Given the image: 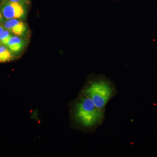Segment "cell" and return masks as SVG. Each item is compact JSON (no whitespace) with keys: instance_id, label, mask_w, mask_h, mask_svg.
<instances>
[{"instance_id":"1","label":"cell","mask_w":157,"mask_h":157,"mask_svg":"<svg viewBox=\"0 0 157 157\" xmlns=\"http://www.w3.org/2000/svg\"><path fill=\"white\" fill-rule=\"evenodd\" d=\"M70 117L73 128L84 133H92L104 122L105 110L99 109L89 97L79 93L70 103Z\"/></svg>"},{"instance_id":"2","label":"cell","mask_w":157,"mask_h":157,"mask_svg":"<svg viewBox=\"0 0 157 157\" xmlns=\"http://www.w3.org/2000/svg\"><path fill=\"white\" fill-rule=\"evenodd\" d=\"M80 93L89 97L99 109L105 110L110 100L117 94L115 84L104 75H90Z\"/></svg>"},{"instance_id":"3","label":"cell","mask_w":157,"mask_h":157,"mask_svg":"<svg viewBox=\"0 0 157 157\" xmlns=\"http://www.w3.org/2000/svg\"><path fill=\"white\" fill-rule=\"evenodd\" d=\"M2 12L6 19L20 18L25 14V9L20 3L9 2L5 3L2 8Z\"/></svg>"},{"instance_id":"4","label":"cell","mask_w":157,"mask_h":157,"mask_svg":"<svg viewBox=\"0 0 157 157\" xmlns=\"http://www.w3.org/2000/svg\"><path fill=\"white\" fill-rule=\"evenodd\" d=\"M4 26L7 30L16 36H22L26 30L25 24L15 18L9 19L5 23Z\"/></svg>"},{"instance_id":"5","label":"cell","mask_w":157,"mask_h":157,"mask_svg":"<svg viewBox=\"0 0 157 157\" xmlns=\"http://www.w3.org/2000/svg\"><path fill=\"white\" fill-rule=\"evenodd\" d=\"M23 45L24 42L22 39L17 36H12L7 46L11 51L17 52L22 49Z\"/></svg>"},{"instance_id":"6","label":"cell","mask_w":157,"mask_h":157,"mask_svg":"<svg viewBox=\"0 0 157 157\" xmlns=\"http://www.w3.org/2000/svg\"><path fill=\"white\" fill-rule=\"evenodd\" d=\"M12 56L8 48L4 46H0V63L9 61Z\"/></svg>"},{"instance_id":"7","label":"cell","mask_w":157,"mask_h":157,"mask_svg":"<svg viewBox=\"0 0 157 157\" xmlns=\"http://www.w3.org/2000/svg\"><path fill=\"white\" fill-rule=\"evenodd\" d=\"M12 35L8 30H4L2 33L0 35V42L3 45H7Z\"/></svg>"},{"instance_id":"8","label":"cell","mask_w":157,"mask_h":157,"mask_svg":"<svg viewBox=\"0 0 157 157\" xmlns=\"http://www.w3.org/2000/svg\"><path fill=\"white\" fill-rule=\"evenodd\" d=\"M25 0H9L10 2H14L20 3L22 1H24Z\"/></svg>"},{"instance_id":"9","label":"cell","mask_w":157,"mask_h":157,"mask_svg":"<svg viewBox=\"0 0 157 157\" xmlns=\"http://www.w3.org/2000/svg\"><path fill=\"white\" fill-rule=\"evenodd\" d=\"M4 31V28L2 27L1 26H0V35H1L2 33H3V32Z\"/></svg>"},{"instance_id":"10","label":"cell","mask_w":157,"mask_h":157,"mask_svg":"<svg viewBox=\"0 0 157 157\" xmlns=\"http://www.w3.org/2000/svg\"><path fill=\"white\" fill-rule=\"evenodd\" d=\"M2 13H1V11H0V21H1V20H2Z\"/></svg>"}]
</instances>
